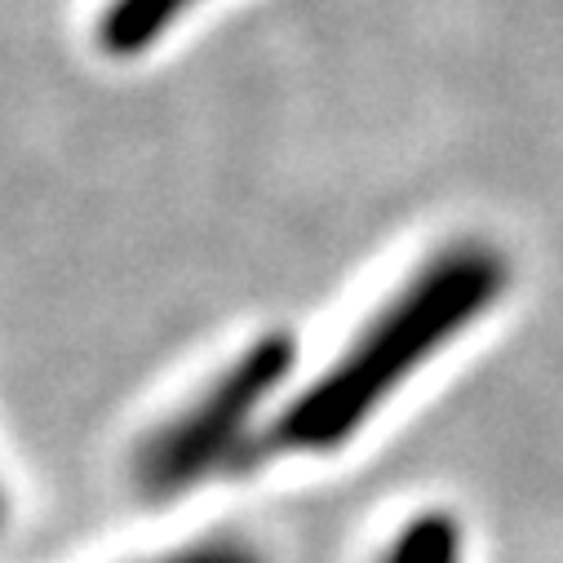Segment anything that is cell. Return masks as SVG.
Masks as SVG:
<instances>
[{"mask_svg": "<svg viewBox=\"0 0 563 563\" xmlns=\"http://www.w3.org/2000/svg\"><path fill=\"white\" fill-rule=\"evenodd\" d=\"M169 563H257L249 550L240 545H205V550H191V554H178Z\"/></svg>", "mask_w": 563, "mask_h": 563, "instance_id": "5b68a950", "label": "cell"}, {"mask_svg": "<svg viewBox=\"0 0 563 563\" xmlns=\"http://www.w3.org/2000/svg\"><path fill=\"white\" fill-rule=\"evenodd\" d=\"M196 5L200 0H102L93 19V45L107 58H137L156 49Z\"/></svg>", "mask_w": 563, "mask_h": 563, "instance_id": "3957f363", "label": "cell"}, {"mask_svg": "<svg viewBox=\"0 0 563 563\" xmlns=\"http://www.w3.org/2000/svg\"><path fill=\"white\" fill-rule=\"evenodd\" d=\"M294 373V338L266 333L183 412L165 431H156L137 457V475L147 488H183L196 475H205L257 417V408L271 399V390Z\"/></svg>", "mask_w": 563, "mask_h": 563, "instance_id": "7a4b0ae2", "label": "cell"}, {"mask_svg": "<svg viewBox=\"0 0 563 563\" xmlns=\"http://www.w3.org/2000/svg\"><path fill=\"white\" fill-rule=\"evenodd\" d=\"M462 559V528L453 515H417L382 563H457Z\"/></svg>", "mask_w": 563, "mask_h": 563, "instance_id": "277c9868", "label": "cell"}, {"mask_svg": "<svg viewBox=\"0 0 563 563\" xmlns=\"http://www.w3.org/2000/svg\"><path fill=\"white\" fill-rule=\"evenodd\" d=\"M506 279L510 262L488 240H453L417 262L346 351L279 412L275 444L289 453H329L346 444L386 395L506 294Z\"/></svg>", "mask_w": 563, "mask_h": 563, "instance_id": "6da1fadb", "label": "cell"}]
</instances>
